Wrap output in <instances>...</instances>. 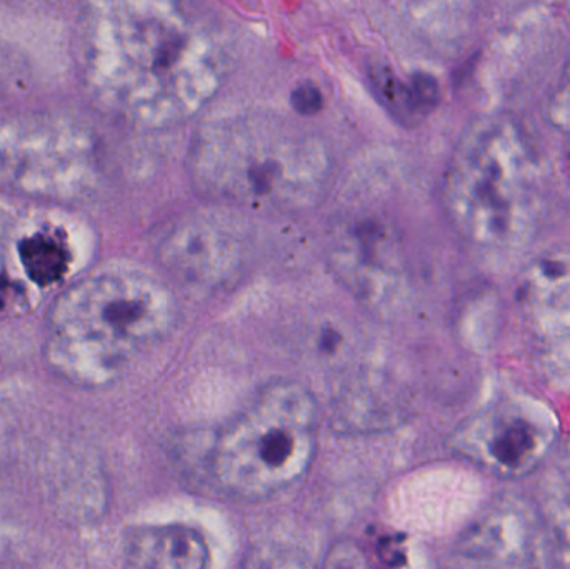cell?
Listing matches in <instances>:
<instances>
[{
    "instance_id": "14",
    "label": "cell",
    "mask_w": 570,
    "mask_h": 569,
    "mask_svg": "<svg viewBox=\"0 0 570 569\" xmlns=\"http://www.w3.org/2000/svg\"><path fill=\"white\" fill-rule=\"evenodd\" d=\"M549 117L559 130L570 136V57L559 80L558 89L554 90L549 102Z\"/></svg>"
},
{
    "instance_id": "11",
    "label": "cell",
    "mask_w": 570,
    "mask_h": 569,
    "mask_svg": "<svg viewBox=\"0 0 570 569\" xmlns=\"http://www.w3.org/2000/svg\"><path fill=\"white\" fill-rule=\"evenodd\" d=\"M20 261L30 281L50 286L62 279L69 264L66 244L49 234H33L19 247Z\"/></svg>"
},
{
    "instance_id": "7",
    "label": "cell",
    "mask_w": 570,
    "mask_h": 569,
    "mask_svg": "<svg viewBox=\"0 0 570 569\" xmlns=\"http://www.w3.org/2000/svg\"><path fill=\"white\" fill-rule=\"evenodd\" d=\"M209 561L203 534L184 524L132 528L124 538L126 569H207Z\"/></svg>"
},
{
    "instance_id": "12",
    "label": "cell",
    "mask_w": 570,
    "mask_h": 569,
    "mask_svg": "<svg viewBox=\"0 0 570 569\" xmlns=\"http://www.w3.org/2000/svg\"><path fill=\"white\" fill-rule=\"evenodd\" d=\"M239 569H308L304 558L281 545H261L244 558Z\"/></svg>"
},
{
    "instance_id": "1",
    "label": "cell",
    "mask_w": 570,
    "mask_h": 569,
    "mask_svg": "<svg viewBox=\"0 0 570 569\" xmlns=\"http://www.w3.org/2000/svg\"><path fill=\"white\" fill-rule=\"evenodd\" d=\"M224 62L206 19L177 3H124L97 27V84L120 110L149 126L196 114L219 87Z\"/></svg>"
},
{
    "instance_id": "3",
    "label": "cell",
    "mask_w": 570,
    "mask_h": 569,
    "mask_svg": "<svg viewBox=\"0 0 570 569\" xmlns=\"http://www.w3.org/2000/svg\"><path fill=\"white\" fill-rule=\"evenodd\" d=\"M176 316L169 291L147 274L89 277L59 301L50 317L47 364L76 386H107L169 333Z\"/></svg>"
},
{
    "instance_id": "6",
    "label": "cell",
    "mask_w": 570,
    "mask_h": 569,
    "mask_svg": "<svg viewBox=\"0 0 570 569\" xmlns=\"http://www.w3.org/2000/svg\"><path fill=\"white\" fill-rule=\"evenodd\" d=\"M338 276L372 306H392L399 293V254L394 234L381 219L362 217L338 229L334 244Z\"/></svg>"
},
{
    "instance_id": "9",
    "label": "cell",
    "mask_w": 570,
    "mask_h": 569,
    "mask_svg": "<svg viewBox=\"0 0 570 569\" xmlns=\"http://www.w3.org/2000/svg\"><path fill=\"white\" fill-rule=\"evenodd\" d=\"M482 436L484 453L502 470L519 471L528 467L539 450V433L529 421L518 416L495 418Z\"/></svg>"
},
{
    "instance_id": "15",
    "label": "cell",
    "mask_w": 570,
    "mask_h": 569,
    "mask_svg": "<svg viewBox=\"0 0 570 569\" xmlns=\"http://www.w3.org/2000/svg\"><path fill=\"white\" fill-rule=\"evenodd\" d=\"M292 104L295 109L305 116L317 112L322 106V94L314 84H302L292 94Z\"/></svg>"
},
{
    "instance_id": "13",
    "label": "cell",
    "mask_w": 570,
    "mask_h": 569,
    "mask_svg": "<svg viewBox=\"0 0 570 569\" xmlns=\"http://www.w3.org/2000/svg\"><path fill=\"white\" fill-rule=\"evenodd\" d=\"M318 569H374L364 548L354 540H338L331 545Z\"/></svg>"
},
{
    "instance_id": "5",
    "label": "cell",
    "mask_w": 570,
    "mask_h": 569,
    "mask_svg": "<svg viewBox=\"0 0 570 569\" xmlns=\"http://www.w3.org/2000/svg\"><path fill=\"white\" fill-rule=\"evenodd\" d=\"M317 431L318 404L307 387L294 381L266 384L217 431L213 480L236 500H267L308 473Z\"/></svg>"
},
{
    "instance_id": "2",
    "label": "cell",
    "mask_w": 570,
    "mask_h": 569,
    "mask_svg": "<svg viewBox=\"0 0 570 569\" xmlns=\"http://www.w3.org/2000/svg\"><path fill=\"white\" fill-rule=\"evenodd\" d=\"M190 176L204 196L259 210H295L321 197L331 159L324 143L283 119L240 116L197 130Z\"/></svg>"
},
{
    "instance_id": "10",
    "label": "cell",
    "mask_w": 570,
    "mask_h": 569,
    "mask_svg": "<svg viewBox=\"0 0 570 569\" xmlns=\"http://www.w3.org/2000/svg\"><path fill=\"white\" fill-rule=\"evenodd\" d=\"M372 82L385 106L391 107L392 112L402 120L419 119L438 102V82L425 73H417L414 79L404 82L385 67H375Z\"/></svg>"
},
{
    "instance_id": "4",
    "label": "cell",
    "mask_w": 570,
    "mask_h": 569,
    "mask_svg": "<svg viewBox=\"0 0 570 569\" xmlns=\"http://www.w3.org/2000/svg\"><path fill=\"white\" fill-rule=\"evenodd\" d=\"M444 204L465 239L512 249L532 236L539 216V164L519 124L475 120L459 140L444 183Z\"/></svg>"
},
{
    "instance_id": "8",
    "label": "cell",
    "mask_w": 570,
    "mask_h": 569,
    "mask_svg": "<svg viewBox=\"0 0 570 569\" xmlns=\"http://www.w3.org/2000/svg\"><path fill=\"white\" fill-rule=\"evenodd\" d=\"M167 264L189 283H216L234 266L233 244L206 224H187L166 244Z\"/></svg>"
}]
</instances>
